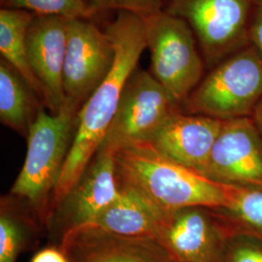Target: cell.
<instances>
[{
    "instance_id": "6da1fadb",
    "label": "cell",
    "mask_w": 262,
    "mask_h": 262,
    "mask_svg": "<svg viewBox=\"0 0 262 262\" xmlns=\"http://www.w3.org/2000/svg\"><path fill=\"white\" fill-rule=\"evenodd\" d=\"M105 30L114 43V64L78 113L74 139L54 191L51 215L75 187L102 146L125 84L137 69L141 56L147 49L144 21L138 15L119 12Z\"/></svg>"
},
{
    "instance_id": "7a4b0ae2",
    "label": "cell",
    "mask_w": 262,
    "mask_h": 262,
    "mask_svg": "<svg viewBox=\"0 0 262 262\" xmlns=\"http://www.w3.org/2000/svg\"><path fill=\"white\" fill-rule=\"evenodd\" d=\"M115 161L119 185L164 212L187 207L228 209L243 188L211 180L165 157L150 143L117 150Z\"/></svg>"
},
{
    "instance_id": "3957f363",
    "label": "cell",
    "mask_w": 262,
    "mask_h": 262,
    "mask_svg": "<svg viewBox=\"0 0 262 262\" xmlns=\"http://www.w3.org/2000/svg\"><path fill=\"white\" fill-rule=\"evenodd\" d=\"M78 113L63 105L57 114L40 109L29 127L24 165L11 188L43 222H49L54 191L75 135Z\"/></svg>"
},
{
    "instance_id": "277c9868",
    "label": "cell",
    "mask_w": 262,
    "mask_h": 262,
    "mask_svg": "<svg viewBox=\"0 0 262 262\" xmlns=\"http://www.w3.org/2000/svg\"><path fill=\"white\" fill-rule=\"evenodd\" d=\"M262 99V56L248 45L211 69L183 111L221 121L252 117Z\"/></svg>"
},
{
    "instance_id": "5b68a950",
    "label": "cell",
    "mask_w": 262,
    "mask_h": 262,
    "mask_svg": "<svg viewBox=\"0 0 262 262\" xmlns=\"http://www.w3.org/2000/svg\"><path fill=\"white\" fill-rule=\"evenodd\" d=\"M150 74L183 109L202 81L205 61L187 21L164 9L143 17Z\"/></svg>"
},
{
    "instance_id": "8992f818",
    "label": "cell",
    "mask_w": 262,
    "mask_h": 262,
    "mask_svg": "<svg viewBox=\"0 0 262 262\" xmlns=\"http://www.w3.org/2000/svg\"><path fill=\"white\" fill-rule=\"evenodd\" d=\"M253 9V0H170L164 11L187 21L212 69L250 45Z\"/></svg>"
},
{
    "instance_id": "52a82bcc",
    "label": "cell",
    "mask_w": 262,
    "mask_h": 262,
    "mask_svg": "<svg viewBox=\"0 0 262 262\" xmlns=\"http://www.w3.org/2000/svg\"><path fill=\"white\" fill-rule=\"evenodd\" d=\"M180 109L150 72L136 69L125 84L100 149L116 152L128 146L148 143L169 115Z\"/></svg>"
},
{
    "instance_id": "ba28073f",
    "label": "cell",
    "mask_w": 262,
    "mask_h": 262,
    "mask_svg": "<svg viewBox=\"0 0 262 262\" xmlns=\"http://www.w3.org/2000/svg\"><path fill=\"white\" fill-rule=\"evenodd\" d=\"M115 47L106 30L91 19H68L63 68L64 105L77 111L109 74Z\"/></svg>"
},
{
    "instance_id": "9c48e42d",
    "label": "cell",
    "mask_w": 262,
    "mask_h": 262,
    "mask_svg": "<svg viewBox=\"0 0 262 262\" xmlns=\"http://www.w3.org/2000/svg\"><path fill=\"white\" fill-rule=\"evenodd\" d=\"M229 237L214 209L187 207L166 213L157 239L179 262H224Z\"/></svg>"
},
{
    "instance_id": "30bf717a",
    "label": "cell",
    "mask_w": 262,
    "mask_h": 262,
    "mask_svg": "<svg viewBox=\"0 0 262 262\" xmlns=\"http://www.w3.org/2000/svg\"><path fill=\"white\" fill-rule=\"evenodd\" d=\"M203 175L226 185L262 189V136L251 117L224 121Z\"/></svg>"
},
{
    "instance_id": "8fae6325",
    "label": "cell",
    "mask_w": 262,
    "mask_h": 262,
    "mask_svg": "<svg viewBox=\"0 0 262 262\" xmlns=\"http://www.w3.org/2000/svg\"><path fill=\"white\" fill-rule=\"evenodd\" d=\"M120 192L115 152L99 149L75 187L50 216H56L61 236L69 230L93 225Z\"/></svg>"
},
{
    "instance_id": "7c38bea8",
    "label": "cell",
    "mask_w": 262,
    "mask_h": 262,
    "mask_svg": "<svg viewBox=\"0 0 262 262\" xmlns=\"http://www.w3.org/2000/svg\"><path fill=\"white\" fill-rule=\"evenodd\" d=\"M60 238L59 248L69 262H179L158 239L150 237H126L84 226Z\"/></svg>"
},
{
    "instance_id": "4fadbf2b",
    "label": "cell",
    "mask_w": 262,
    "mask_h": 262,
    "mask_svg": "<svg viewBox=\"0 0 262 262\" xmlns=\"http://www.w3.org/2000/svg\"><path fill=\"white\" fill-rule=\"evenodd\" d=\"M68 19L34 15L27 32L28 58L33 73L42 85L45 107L57 114L64 105L63 68Z\"/></svg>"
},
{
    "instance_id": "5bb4252c",
    "label": "cell",
    "mask_w": 262,
    "mask_h": 262,
    "mask_svg": "<svg viewBox=\"0 0 262 262\" xmlns=\"http://www.w3.org/2000/svg\"><path fill=\"white\" fill-rule=\"evenodd\" d=\"M223 123L180 109L169 115L148 143L169 159L203 174Z\"/></svg>"
},
{
    "instance_id": "9a60e30c",
    "label": "cell",
    "mask_w": 262,
    "mask_h": 262,
    "mask_svg": "<svg viewBox=\"0 0 262 262\" xmlns=\"http://www.w3.org/2000/svg\"><path fill=\"white\" fill-rule=\"evenodd\" d=\"M166 213L135 190L120 186L116 200L89 226L112 234L157 239Z\"/></svg>"
},
{
    "instance_id": "2e32d148",
    "label": "cell",
    "mask_w": 262,
    "mask_h": 262,
    "mask_svg": "<svg viewBox=\"0 0 262 262\" xmlns=\"http://www.w3.org/2000/svg\"><path fill=\"white\" fill-rule=\"evenodd\" d=\"M45 105L19 72L0 59V121L23 136Z\"/></svg>"
},
{
    "instance_id": "e0dca14e",
    "label": "cell",
    "mask_w": 262,
    "mask_h": 262,
    "mask_svg": "<svg viewBox=\"0 0 262 262\" xmlns=\"http://www.w3.org/2000/svg\"><path fill=\"white\" fill-rule=\"evenodd\" d=\"M34 14L26 10L2 7L0 10L1 58L15 68L45 105L42 85L32 71L27 46L28 28Z\"/></svg>"
},
{
    "instance_id": "ac0fdd59",
    "label": "cell",
    "mask_w": 262,
    "mask_h": 262,
    "mask_svg": "<svg viewBox=\"0 0 262 262\" xmlns=\"http://www.w3.org/2000/svg\"><path fill=\"white\" fill-rule=\"evenodd\" d=\"M214 210L230 236L249 235L262 241V189L243 187L233 206Z\"/></svg>"
},
{
    "instance_id": "d6986e66",
    "label": "cell",
    "mask_w": 262,
    "mask_h": 262,
    "mask_svg": "<svg viewBox=\"0 0 262 262\" xmlns=\"http://www.w3.org/2000/svg\"><path fill=\"white\" fill-rule=\"evenodd\" d=\"M2 7L68 19H91L98 14L88 0H6Z\"/></svg>"
},
{
    "instance_id": "ffe728a7",
    "label": "cell",
    "mask_w": 262,
    "mask_h": 262,
    "mask_svg": "<svg viewBox=\"0 0 262 262\" xmlns=\"http://www.w3.org/2000/svg\"><path fill=\"white\" fill-rule=\"evenodd\" d=\"M9 210L5 200L0 213V262H16L28 243V226Z\"/></svg>"
},
{
    "instance_id": "44dd1931",
    "label": "cell",
    "mask_w": 262,
    "mask_h": 262,
    "mask_svg": "<svg viewBox=\"0 0 262 262\" xmlns=\"http://www.w3.org/2000/svg\"><path fill=\"white\" fill-rule=\"evenodd\" d=\"M224 262H262L261 240L249 235H231Z\"/></svg>"
},
{
    "instance_id": "7402d4cb",
    "label": "cell",
    "mask_w": 262,
    "mask_h": 262,
    "mask_svg": "<svg viewBox=\"0 0 262 262\" xmlns=\"http://www.w3.org/2000/svg\"><path fill=\"white\" fill-rule=\"evenodd\" d=\"M97 13L106 11L128 12L146 17L162 11V0H88Z\"/></svg>"
},
{
    "instance_id": "603a6c76",
    "label": "cell",
    "mask_w": 262,
    "mask_h": 262,
    "mask_svg": "<svg viewBox=\"0 0 262 262\" xmlns=\"http://www.w3.org/2000/svg\"><path fill=\"white\" fill-rule=\"evenodd\" d=\"M250 44L262 56V0H253V15L250 25Z\"/></svg>"
},
{
    "instance_id": "cb8c5ba5",
    "label": "cell",
    "mask_w": 262,
    "mask_h": 262,
    "mask_svg": "<svg viewBox=\"0 0 262 262\" xmlns=\"http://www.w3.org/2000/svg\"><path fill=\"white\" fill-rule=\"evenodd\" d=\"M30 262H69V259L60 248L49 247L35 253Z\"/></svg>"
},
{
    "instance_id": "d4e9b609",
    "label": "cell",
    "mask_w": 262,
    "mask_h": 262,
    "mask_svg": "<svg viewBox=\"0 0 262 262\" xmlns=\"http://www.w3.org/2000/svg\"><path fill=\"white\" fill-rule=\"evenodd\" d=\"M251 118L253 119V122L255 123L257 129L260 132L262 136V99L260 100V102L257 104Z\"/></svg>"
},
{
    "instance_id": "484cf974",
    "label": "cell",
    "mask_w": 262,
    "mask_h": 262,
    "mask_svg": "<svg viewBox=\"0 0 262 262\" xmlns=\"http://www.w3.org/2000/svg\"><path fill=\"white\" fill-rule=\"evenodd\" d=\"M0 1H1V5H3V4L5 3V1H6V0H0Z\"/></svg>"
}]
</instances>
